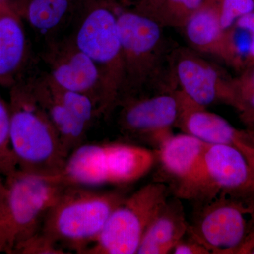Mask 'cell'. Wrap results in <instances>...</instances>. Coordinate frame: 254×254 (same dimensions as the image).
<instances>
[{"label": "cell", "instance_id": "1", "mask_svg": "<svg viewBox=\"0 0 254 254\" xmlns=\"http://www.w3.org/2000/svg\"><path fill=\"white\" fill-rule=\"evenodd\" d=\"M10 149L22 170L55 175L68 153L32 91L21 78L11 87Z\"/></svg>", "mask_w": 254, "mask_h": 254}, {"label": "cell", "instance_id": "2", "mask_svg": "<svg viewBox=\"0 0 254 254\" xmlns=\"http://www.w3.org/2000/svg\"><path fill=\"white\" fill-rule=\"evenodd\" d=\"M125 197L119 191L67 185L47 214L41 232L67 252L83 254Z\"/></svg>", "mask_w": 254, "mask_h": 254}, {"label": "cell", "instance_id": "3", "mask_svg": "<svg viewBox=\"0 0 254 254\" xmlns=\"http://www.w3.org/2000/svg\"><path fill=\"white\" fill-rule=\"evenodd\" d=\"M156 163L155 150L140 145L82 143L69 153L59 175L66 185L120 186L138 181Z\"/></svg>", "mask_w": 254, "mask_h": 254}, {"label": "cell", "instance_id": "4", "mask_svg": "<svg viewBox=\"0 0 254 254\" xmlns=\"http://www.w3.org/2000/svg\"><path fill=\"white\" fill-rule=\"evenodd\" d=\"M73 41L93 62L103 80L105 116L118 106L124 87V64L116 9L105 0H85Z\"/></svg>", "mask_w": 254, "mask_h": 254}, {"label": "cell", "instance_id": "5", "mask_svg": "<svg viewBox=\"0 0 254 254\" xmlns=\"http://www.w3.org/2000/svg\"><path fill=\"white\" fill-rule=\"evenodd\" d=\"M170 190L176 198L198 205L222 193H254V175L235 145L208 144L190 175Z\"/></svg>", "mask_w": 254, "mask_h": 254}, {"label": "cell", "instance_id": "6", "mask_svg": "<svg viewBox=\"0 0 254 254\" xmlns=\"http://www.w3.org/2000/svg\"><path fill=\"white\" fill-rule=\"evenodd\" d=\"M11 178L0 198V221L8 240L18 237L22 242L41 231L47 214L67 185L59 174L22 170Z\"/></svg>", "mask_w": 254, "mask_h": 254}, {"label": "cell", "instance_id": "7", "mask_svg": "<svg viewBox=\"0 0 254 254\" xmlns=\"http://www.w3.org/2000/svg\"><path fill=\"white\" fill-rule=\"evenodd\" d=\"M187 235L213 254H237L254 232V192L222 193L195 205Z\"/></svg>", "mask_w": 254, "mask_h": 254}, {"label": "cell", "instance_id": "8", "mask_svg": "<svg viewBox=\"0 0 254 254\" xmlns=\"http://www.w3.org/2000/svg\"><path fill=\"white\" fill-rule=\"evenodd\" d=\"M168 185L154 181L126 196L112 212L99 237L83 254H137L147 229L170 198Z\"/></svg>", "mask_w": 254, "mask_h": 254}, {"label": "cell", "instance_id": "9", "mask_svg": "<svg viewBox=\"0 0 254 254\" xmlns=\"http://www.w3.org/2000/svg\"><path fill=\"white\" fill-rule=\"evenodd\" d=\"M116 13L124 64L121 102L139 95L153 81L158 71L163 41L158 20L136 11Z\"/></svg>", "mask_w": 254, "mask_h": 254}, {"label": "cell", "instance_id": "10", "mask_svg": "<svg viewBox=\"0 0 254 254\" xmlns=\"http://www.w3.org/2000/svg\"><path fill=\"white\" fill-rule=\"evenodd\" d=\"M118 106L121 107L119 125L124 134L151 145L155 150L174 134L183 101L180 92L137 95L125 98Z\"/></svg>", "mask_w": 254, "mask_h": 254}, {"label": "cell", "instance_id": "11", "mask_svg": "<svg viewBox=\"0 0 254 254\" xmlns=\"http://www.w3.org/2000/svg\"><path fill=\"white\" fill-rule=\"evenodd\" d=\"M42 58L46 74L58 86L89 95L105 115L103 80L93 62L76 46L71 36L48 41Z\"/></svg>", "mask_w": 254, "mask_h": 254}, {"label": "cell", "instance_id": "12", "mask_svg": "<svg viewBox=\"0 0 254 254\" xmlns=\"http://www.w3.org/2000/svg\"><path fill=\"white\" fill-rule=\"evenodd\" d=\"M177 79L181 93L196 106L224 102L232 105L234 83L226 82L215 66L190 54H183L177 62Z\"/></svg>", "mask_w": 254, "mask_h": 254}, {"label": "cell", "instance_id": "13", "mask_svg": "<svg viewBox=\"0 0 254 254\" xmlns=\"http://www.w3.org/2000/svg\"><path fill=\"white\" fill-rule=\"evenodd\" d=\"M28 55L21 15L15 8L0 13V84L11 87L22 78Z\"/></svg>", "mask_w": 254, "mask_h": 254}, {"label": "cell", "instance_id": "14", "mask_svg": "<svg viewBox=\"0 0 254 254\" xmlns=\"http://www.w3.org/2000/svg\"><path fill=\"white\" fill-rule=\"evenodd\" d=\"M207 145L189 133L170 136L155 149L160 173L155 181L163 182L170 189L182 181L198 163Z\"/></svg>", "mask_w": 254, "mask_h": 254}, {"label": "cell", "instance_id": "15", "mask_svg": "<svg viewBox=\"0 0 254 254\" xmlns=\"http://www.w3.org/2000/svg\"><path fill=\"white\" fill-rule=\"evenodd\" d=\"M189 222L182 200L169 198L150 224L137 254L172 253L175 246L187 236Z\"/></svg>", "mask_w": 254, "mask_h": 254}, {"label": "cell", "instance_id": "16", "mask_svg": "<svg viewBox=\"0 0 254 254\" xmlns=\"http://www.w3.org/2000/svg\"><path fill=\"white\" fill-rule=\"evenodd\" d=\"M32 91L54 127L68 154L83 143L88 127L75 118L50 91L44 73L28 79Z\"/></svg>", "mask_w": 254, "mask_h": 254}, {"label": "cell", "instance_id": "17", "mask_svg": "<svg viewBox=\"0 0 254 254\" xmlns=\"http://www.w3.org/2000/svg\"><path fill=\"white\" fill-rule=\"evenodd\" d=\"M182 99L183 108L177 127L207 144L234 145L238 129L220 115L196 106L185 96Z\"/></svg>", "mask_w": 254, "mask_h": 254}, {"label": "cell", "instance_id": "18", "mask_svg": "<svg viewBox=\"0 0 254 254\" xmlns=\"http://www.w3.org/2000/svg\"><path fill=\"white\" fill-rule=\"evenodd\" d=\"M185 26L187 38L197 49L232 60V36L222 28L218 9L200 8Z\"/></svg>", "mask_w": 254, "mask_h": 254}, {"label": "cell", "instance_id": "19", "mask_svg": "<svg viewBox=\"0 0 254 254\" xmlns=\"http://www.w3.org/2000/svg\"><path fill=\"white\" fill-rule=\"evenodd\" d=\"M74 7V0H23L18 12L40 36L55 39L66 24Z\"/></svg>", "mask_w": 254, "mask_h": 254}, {"label": "cell", "instance_id": "20", "mask_svg": "<svg viewBox=\"0 0 254 254\" xmlns=\"http://www.w3.org/2000/svg\"><path fill=\"white\" fill-rule=\"evenodd\" d=\"M44 75L50 91L55 98L88 128L95 119L101 116L99 106L89 95L61 88L53 83L46 72Z\"/></svg>", "mask_w": 254, "mask_h": 254}, {"label": "cell", "instance_id": "21", "mask_svg": "<svg viewBox=\"0 0 254 254\" xmlns=\"http://www.w3.org/2000/svg\"><path fill=\"white\" fill-rule=\"evenodd\" d=\"M234 90L232 106L240 112L241 119L248 127L247 129L254 130V70L234 83Z\"/></svg>", "mask_w": 254, "mask_h": 254}, {"label": "cell", "instance_id": "22", "mask_svg": "<svg viewBox=\"0 0 254 254\" xmlns=\"http://www.w3.org/2000/svg\"><path fill=\"white\" fill-rule=\"evenodd\" d=\"M218 11L222 28L226 31L241 16L254 11V0H223Z\"/></svg>", "mask_w": 254, "mask_h": 254}, {"label": "cell", "instance_id": "23", "mask_svg": "<svg viewBox=\"0 0 254 254\" xmlns=\"http://www.w3.org/2000/svg\"><path fill=\"white\" fill-rule=\"evenodd\" d=\"M23 251L28 254H68L67 251L50 240L41 231L21 242Z\"/></svg>", "mask_w": 254, "mask_h": 254}, {"label": "cell", "instance_id": "24", "mask_svg": "<svg viewBox=\"0 0 254 254\" xmlns=\"http://www.w3.org/2000/svg\"><path fill=\"white\" fill-rule=\"evenodd\" d=\"M171 4L170 24L185 26L189 18L201 7L203 0H168Z\"/></svg>", "mask_w": 254, "mask_h": 254}, {"label": "cell", "instance_id": "25", "mask_svg": "<svg viewBox=\"0 0 254 254\" xmlns=\"http://www.w3.org/2000/svg\"><path fill=\"white\" fill-rule=\"evenodd\" d=\"M10 112L4 101L0 98V157L4 158L8 168L15 161L9 144Z\"/></svg>", "mask_w": 254, "mask_h": 254}, {"label": "cell", "instance_id": "26", "mask_svg": "<svg viewBox=\"0 0 254 254\" xmlns=\"http://www.w3.org/2000/svg\"><path fill=\"white\" fill-rule=\"evenodd\" d=\"M176 246L172 252L175 254H211L210 251L200 244L198 241L194 240L187 235Z\"/></svg>", "mask_w": 254, "mask_h": 254}, {"label": "cell", "instance_id": "27", "mask_svg": "<svg viewBox=\"0 0 254 254\" xmlns=\"http://www.w3.org/2000/svg\"><path fill=\"white\" fill-rule=\"evenodd\" d=\"M240 130H239L237 133L236 138L234 141V145L238 148L245 155V158H247L250 165L251 169H252V173L254 175V147L250 145V143L245 141L242 137L240 136Z\"/></svg>", "mask_w": 254, "mask_h": 254}, {"label": "cell", "instance_id": "28", "mask_svg": "<svg viewBox=\"0 0 254 254\" xmlns=\"http://www.w3.org/2000/svg\"><path fill=\"white\" fill-rule=\"evenodd\" d=\"M236 27L241 31L252 34L254 33V11L241 16L235 21Z\"/></svg>", "mask_w": 254, "mask_h": 254}, {"label": "cell", "instance_id": "29", "mask_svg": "<svg viewBox=\"0 0 254 254\" xmlns=\"http://www.w3.org/2000/svg\"><path fill=\"white\" fill-rule=\"evenodd\" d=\"M237 254H254V232L242 246Z\"/></svg>", "mask_w": 254, "mask_h": 254}, {"label": "cell", "instance_id": "30", "mask_svg": "<svg viewBox=\"0 0 254 254\" xmlns=\"http://www.w3.org/2000/svg\"><path fill=\"white\" fill-rule=\"evenodd\" d=\"M240 136L254 147V130H240Z\"/></svg>", "mask_w": 254, "mask_h": 254}, {"label": "cell", "instance_id": "31", "mask_svg": "<svg viewBox=\"0 0 254 254\" xmlns=\"http://www.w3.org/2000/svg\"><path fill=\"white\" fill-rule=\"evenodd\" d=\"M11 8L16 9L13 0H0V13Z\"/></svg>", "mask_w": 254, "mask_h": 254}, {"label": "cell", "instance_id": "32", "mask_svg": "<svg viewBox=\"0 0 254 254\" xmlns=\"http://www.w3.org/2000/svg\"><path fill=\"white\" fill-rule=\"evenodd\" d=\"M248 57L251 58V59L254 60V33L251 34Z\"/></svg>", "mask_w": 254, "mask_h": 254}, {"label": "cell", "instance_id": "33", "mask_svg": "<svg viewBox=\"0 0 254 254\" xmlns=\"http://www.w3.org/2000/svg\"><path fill=\"white\" fill-rule=\"evenodd\" d=\"M0 240H8L7 233H6L4 225H3V224L1 223V221H0Z\"/></svg>", "mask_w": 254, "mask_h": 254}, {"label": "cell", "instance_id": "34", "mask_svg": "<svg viewBox=\"0 0 254 254\" xmlns=\"http://www.w3.org/2000/svg\"><path fill=\"white\" fill-rule=\"evenodd\" d=\"M23 1V0H18L17 3H16V10H18V6H20V4H21V2H22Z\"/></svg>", "mask_w": 254, "mask_h": 254}]
</instances>
